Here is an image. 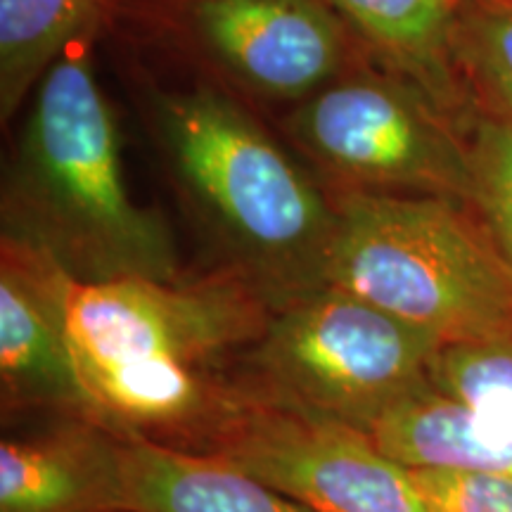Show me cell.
<instances>
[{"mask_svg": "<svg viewBox=\"0 0 512 512\" xmlns=\"http://www.w3.org/2000/svg\"><path fill=\"white\" fill-rule=\"evenodd\" d=\"M273 309L228 268L185 280L64 278V318L95 415L126 439L200 453Z\"/></svg>", "mask_w": 512, "mask_h": 512, "instance_id": "obj_1", "label": "cell"}, {"mask_svg": "<svg viewBox=\"0 0 512 512\" xmlns=\"http://www.w3.org/2000/svg\"><path fill=\"white\" fill-rule=\"evenodd\" d=\"M145 119L178 197L221 268L271 309L328 283L337 228L332 192L211 81L147 93Z\"/></svg>", "mask_w": 512, "mask_h": 512, "instance_id": "obj_2", "label": "cell"}, {"mask_svg": "<svg viewBox=\"0 0 512 512\" xmlns=\"http://www.w3.org/2000/svg\"><path fill=\"white\" fill-rule=\"evenodd\" d=\"M83 38L48 69L3 181V235L53 256L79 283L181 278L159 211L128 190L117 117Z\"/></svg>", "mask_w": 512, "mask_h": 512, "instance_id": "obj_3", "label": "cell"}, {"mask_svg": "<svg viewBox=\"0 0 512 512\" xmlns=\"http://www.w3.org/2000/svg\"><path fill=\"white\" fill-rule=\"evenodd\" d=\"M332 200L328 283L444 347L512 337V264L470 204L356 190L332 192Z\"/></svg>", "mask_w": 512, "mask_h": 512, "instance_id": "obj_4", "label": "cell"}, {"mask_svg": "<svg viewBox=\"0 0 512 512\" xmlns=\"http://www.w3.org/2000/svg\"><path fill=\"white\" fill-rule=\"evenodd\" d=\"M444 342L325 283L280 306L245 368L304 406L373 434L403 401L432 387Z\"/></svg>", "mask_w": 512, "mask_h": 512, "instance_id": "obj_5", "label": "cell"}, {"mask_svg": "<svg viewBox=\"0 0 512 512\" xmlns=\"http://www.w3.org/2000/svg\"><path fill=\"white\" fill-rule=\"evenodd\" d=\"M283 131L332 192L437 195L470 204L465 126L370 57L290 107Z\"/></svg>", "mask_w": 512, "mask_h": 512, "instance_id": "obj_6", "label": "cell"}, {"mask_svg": "<svg viewBox=\"0 0 512 512\" xmlns=\"http://www.w3.org/2000/svg\"><path fill=\"white\" fill-rule=\"evenodd\" d=\"M197 456L223 460L316 512H427L411 470L366 432L242 368Z\"/></svg>", "mask_w": 512, "mask_h": 512, "instance_id": "obj_7", "label": "cell"}, {"mask_svg": "<svg viewBox=\"0 0 512 512\" xmlns=\"http://www.w3.org/2000/svg\"><path fill=\"white\" fill-rule=\"evenodd\" d=\"M152 22L245 102L294 107L368 60L325 0H155Z\"/></svg>", "mask_w": 512, "mask_h": 512, "instance_id": "obj_8", "label": "cell"}, {"mask_svg": "<svg viewBox=\"0 0 512 512\" xmlns=\"http://www.w3.org/2000/svg\"><path fill=\"white\" fill-rule=\"evenodd\" d=\"M67 271L29 242L0 238V406L3 418L98 420L64 318Z\"/></svg>", "mask_w": 512, "mask_h": 512, "instance_id": "obj_9", "label": "cell"}, {"mask_svg": "<svg viewBox=\"0 0 512 512\" xmlns=\"http://www.w3.org/2000/svg\"><path fill=\"white\" fill-rule=\"evenodd\" d=\"M124 444L102 422L72 418L5 434L0 512H131Z\"/></svg>", "mask_w": 512, "mask_h": 512, "instance_id": "obj_10", "label": "cell"}, {"mask_svg": "<svg viewBox=\"0 0 512 512\" xmlns=\"http://www.w3.org/2000/svg\"><path fill=\"white\" fill-rule=\"evenodd\" d=\"M368 57L403 76L460 126L479 112L460 64V10L451 0H325Z\"/></svg>", "mask_w": 512, "mask_h": 512, "instance_id": "obj_11", "label": "cell"}, {"mask_svg": "<svg viewBox=\"0 0 512 512\" xmlns=\"http://www.w3.org/2000/svg\"><path fill=\"white\" fill-rule=\"evenodd\" d=\"M131 512H316L223 460L126 439Z\"/></svg>", "mask_w": 512, "mask_h": 512, "instance_id": "obj_12", "label": "cell"}, {"mask_svg": "<svg viewBox=\"0 0 512 512\" xmlns=\"http://www.w3.org/2000/svg\"><path fill=\"white\" fill-rule=\"evenodd\" d=\"M370 437L408 470L437 467L512 479V432L434 384L403 401Z\"/></svg>", "mask_w": 512, "mask_h": 512, "instance_id": "obj_13", "label": "cell"}, {"mask_svg": "<svg viewBox=\"0 0 512 512\" xmlns=\"http://www.w3.org/2000/svg\"><path fill=\"white\" fill-rule=\"evenodd\" d=\"M117 0H0V119L8 124L74 43L95 36Z\"/></svg>", "mask_w": 512, "mask_h": 512, "instance_id": "obj_14", "label": "cell"}, {"mask_svg": "<svg viewBox=\"0 0 512 512\" xmlns=\"http://www.w3.org/2000/svg\"><path fill=\"white\" fill-rule=\"evenodd\" d=\"M460 64L479 110L512 117V0L460 10Z\"/></svg>", "mask_w": 512, "mask_h": 512, "instance_id": "obj_15", "label": "cell"}, {"mask_svg": "<svg viewBox=\"0 0 512 512\" xmlns=\"http://www.w3.org/2000/svg\"><path fill=\"white\" fill-rule=\"evenodd\" d=\"M434 387L512 432V337L448 344L439 351Z\"/></svg>", "mask_w": 512, "mask_h": 512, "instance_id": "obj_16", "label": "cell"}, {"mask_svg": "<svg viewBox=\"0 0 512 512\" xmlns=\"http://www.w3.org/2000/svg\"><path fill=\"white\" fill-rule=\"evenodd\" d=\"M470 207L512 264V117L479 110L467 126Z\"/></svg>", "mask_w": 512, "mask_h": 512, "instance_id": "obj_17", "label": "cell"}, {"mask_svg": "<svg viewBox=\"0 0 512 512\" xmlns=\"http://www.w3.org/2000/svg\"><path fill=\"white\" fill-rule=\"evenodd\" d=\"M427 512H512V479L465 470H411Z\"/></svg>", "mask_w": 512, "mask_h": 512, "instance_id": "obj_18", "label": "cell"}, {"mask_svg": "<svg viewBox=\"0 0 512 512\" xmlns=\"http://www.w3.org/2000/svg\"><path fill=\"white\" fill-rule=\"evenodd\" d=\"M451 3H453V5H456V8H458V10H463L467 3H472V0H451Z\"/></svg>", "mask_w": 512, "mask_h": 512, "instance_id": "obj_19", "label": "cell"}]
</instances>
